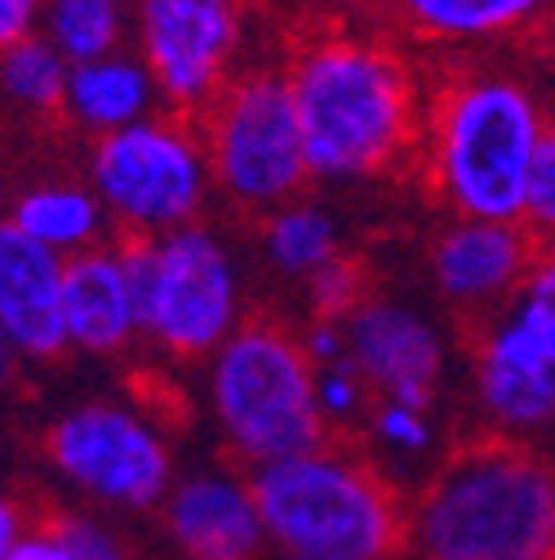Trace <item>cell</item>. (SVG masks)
<instances>
[{"label": "cell", "instance_id": "cell-1", "mask_svg": "<svg viewBox=\"0 0 555 560\" xmlns=\"http://www.w3.org/2000/svg\"><path fill=\"white\" fill-rule=\"evenodd\" d=\"M290 94L307 170L320 183H365L400 161L418 125V90L395 49L329 32L290 58Z\"/></svg>", "mask_w": 555, "mask_h": 560}, {"label": "cell", "instance_id": "cell-2", "mask_svg": "<svg viewBox=\"0 0 555 560\" xmlns=\"http://www.w3.org/2000/svg\"><path fill=\"white\" fill-rule=\"evenodd\" d=\"M542 107L503 72L458 77L432 107V174L458 219L524 223Z\"/></svg>", "mask_w": 555, "mask_h": 560}, {"label": "cell", "instance_id": "cell-3", "mask_svg": "<svg viewBox=\"0 0 555 560\" xmlns=\"http://www.w3.org/2000/svg\"><path fill=\"white\" fill-rule=\"evenodd\" d=\"M413 547L423 560H551L555 476L524 450H471L418 503Z\"/></svg>", "mask_w": 555, "mask_h": 560}, {"label": "cell", "instance_id": "cell-4", "mask_svg": "<svg viewBox=\"0 0 555 560\" xmlns=\"http://www.w3.org/2000/svg\"><path fill=\"white\" fill-rule=\"evenodd\" d=\"M249 489L267 538L294 560H387L400 542L387 485L333 450L262 463Z\"/></svg>", "mask_w": 555, "mask_h": 560}, {"label": "cell", "instance_id": "cell-5", "mask_svg": "<svg viewBox=\"0 0 555 560\" xmlns=\"http://www.w3.org/2000/svg\"><path fill=\"white\" fill-rule=\"evenodd\" d=\"M210 405L232 450L253 467L316 450L324 432L307 347L271 325H245L214 352Z\"/></svg>", "mask_w": 555, "mask_h": 560}, {"label": "cell", "instance_id": "cell-6", "mask_svg": "<svg viewBox=\"0 0 555 560\" xmlns=\"http://www.w3.org/2000/svg\"><path fill=\"white\" fill-rule=\"evenodd\" d=\"M120 254L143 312V334L169 357H214L236 334V267L210 228L187 223L156 241L133 236Z\"/></svg>", "mask_w": 555, "mask_h": 560}, {"label": "cell", "instance_id": "cell-7", "mask_svg": "<svg viewBox=\"0 0 555 560\" xmlns=\"http://www.w3.org/2000/svg\"><path fill=\"white\" fill-rule=\"evenodd\" d=\"M210 161L204 143L174 116H147L116 133L94 138L90 191L103 214L125 223L133 236H169L196 223L210 196Z\"/></svg>", "mask_w": 555, "mask_h": 560}, {"label": "cell", "instance_id": "cell-8", "mask_svg": "<svg viewBox=\"0 0 555 560\" xmlns=\"http://www.w3.org/2000/svg\"><path fill=\"white\" fill-rule=\"evenodd\" d=\"M204 161L214 183L249 209H281L311 178L285 72H245L204 107Z\"/></svg>", "mask_w": 555, "mask_h": 560}, {"label": "cell", "instance_id": "cell-9", "mask_svg": "<svg viewBox=\"0 0 555 560\" xmlns=\"http://www.w3.org/2000/svg\"><path fill=\"white\" fill-rule=\"evenodd\" d=\"M45 454L54 471L76 494L120 508L147 512L169 499L174 489V458L165 436L125 405H76L49 428Z\"/></svg>", "mask_w": 555, "mask_h": 560}, {"label": "cell", "instance_id": "cell-10", "mask_svg": "<svg viewBox=\"0 0 555 560\" xmlns=\"http://www.w3.org/2000/svg\"><path fill=\"white\" fill-rule=\"evenodd\" d=\"M245 27L249 0H133V49L174 112H204L227 90Z\"/></svg>", "mask_w": 555, "mask_h": 560}, {"label": "cell", "instance_id": "cell-11", "mask_svg": "<svg viewBox=\"0 0 555 560\" xmlns=\"http://www.w3.org/2000/svg\"><path fill=\"white\" fill-rule=\"evenodd\" d=\"M480 405L511 432L555 423V254L542 258L480 347Z\"/></svg>", "mask_w": 555, "mask_h": 560}, {"label": "cell", "instance_id": "cell-12", "mask_svg": "<svg viewBox=\"0 0 555 560\" xmlns=\"http://www.w3.org/2000/svg\"><path fill=\"white\" fill-rule=\"evenodd\" d=\"M342 338L346 361L382 400H400L413 409H427L436 400V383L445 374V342L418 307L365 299L342 320Z\"/></svg>", "mask_w": 555, "mask_h": 560}, {"label": "cell", "instance_id": "cell-13", "mask_svg": "<svg viewBox=\"0 0 555 560\" xmlns=\"http://www.w3.org/2000/svg\"><path fill=\"white\" fill-rule=\"evenodd\" d=\"M165 529L182 560H258L271 542L249 480L227 471H191L165 499Z\"/></svg>", "mask_w": 555, "mask_h": 560}, {"label": "cell", "instance_id": "cell-14", "mask_svg": "<svg viewBox=\"0 0 555 560\" xmlns=\"http://www.w3.org/2000/svg\"><path fill=\"white\" fill-rule=\"evenodd\" d=\"M62 271V254L0 219V320L14 334L23 361H54L67 352Z\"/></svg>", "mask_w": 555, "mask_h": 560}, {"label": "cell", "instance_id": "cell-15", "mask_svg": "<svg viewBox=\"0 0 555 560\" xmlns=\"http://www.w3.org/2000/svg\"><path fill=\"white\" fill-rule=\"evenodd\" d=\"M62 320L67 347L85 357H116L143 334V312H138V294L129 285L120 249H85L67 258Z\"/></svg>", "mask_w": 555, "mask_h": 560}, {"label": "cell", "instance_id": "cell-16", "mask_svg": "<svg viewBox=\"0 0 555 560\" xmlns=\"http://www.w3.org/2000/svg\"><path fill=\"white\" fill-rule=\"evenodd\" d=\"M436 285L453 303H484L516 290L529 276V236L520 223H484V219H458L436 254H432Z\"/></svg>", "mask_w": 555, "mask_h": 560}, {"label": "cell", "instance_id": "cell-17", "mask_svg": "<svg viewBox=\"0 0 555 560\" xmlns=\"http://www.w3.org/2000/svg\"><path fill=\"white\" fill-rule=\"evenodd\" d=\"M156 103H161V90H156V77L147 72V62L138 58V49H120V54L72 67L62 112L85 133L103 138L156 116Z\"/></svg>", "mask_w": 555, "mask_h": 560}, {"label": "cell", "instance_id": "cell-18", "mask_svg": "<svg viewBox=\"0 0 555 560\" xmlns=\"http://www.w3.org/2000/svg\"><path fill=\"white\" fill-rule=\"evenodd\" d=\"M387 10L413 36L440 45H480L542 23L555 0H387Z\"/></svg>", "mask_w": 555, "mask_h": 560}, {"label": "cell", "instance_id": "cell-19", "mask_svg": "<svg viewBox=\"0 0 555 560\" xmlns=\"http://www.w3.org/2000/svg\"><path fill=\"white\" fill-rule=\"evenodd\" d=\"M103 219L107 214H103L98 196L76 183H40L14 200V214H10V223L19 232H27L32 241H40L45 249H54L62 258L94 249Z\"/></svg>", "mask_w": 555, "mask_h": 560}, {"label": "cell", "instance_id": "cell-20", "mask_svg": "<svg viewBox=\"0 0 555 560\" xmlns=\"http://www.w3.org/2000/svg\"><path fill=\"white\" fill-rule=\"evenodd\" d=\"M40 36L72 67L120 54L133 36V0H45Z\"/></svg>", "mask_w": 555, "mask_h": 560}, {"label": "cell", "instance_id": "cell-21", "mask_svg": "<svg viewBox=\"0 0 555 560\" xmlns=\"http://www.w3.org/2000/svg\"><path fill=\"white\" fill-rule=\"evenodd\" d=\"M267 258L275 271L285 276H316L324 262L338 258V228L311 200H290L281 209H271L267 232H262Z\"/></svg>", "mask_w": 555, "mask_h": 560}, {"label": "cell", "instance_id": "cell-22", "mask_svg": "<svg viewBox=\"0 0 555 560\" xmlns=\"http://www.w3.org/2000/svg\"><path fill=\"white\" fill-rule=\"evenodd\" d=\"M67 77H72V62L45 36H27L0 54V98L19 112H32V116L58 112L67 98Z\"/></svg>", "mask_w": 555, "mask_h": 560}, {"label": "cell", "instance_id": "cell-23", "mask_svg": "<svg viewBox=\"0 0 555 560\" xmlns=\"http://www.w3.org/2000/svg\"><path fill=\"white\" fill-rule=\"evenodd\" d=\"M307 290H311L316 316L320 320H338V325L365 303L361 299V271L352 262H342V258H333L316 276H307Z\"/></svg>", "mask_w": 555, "mask_h": 560}, {"label": "cell", "instance_id": "cell-24", "mask_svg": "<svg viewBox=\"0 0 555 560\" xmlns=\"http://www.w3.org/2000/svg\"><path fill=\"white\" fill-rule=\"evenodd\" d=\"M374 432L387 450L413 458V454H427L432 450V423H427V409H413L400 400H382L374 413Z\"/></svg>", "mask_w": 555, "mask_h": 560}, {"label": "cell", "instance_id": "cell-25", "mask_svg": "<svg viewBox=\"0 0 555 560\" xmlns=\"http://www.w3.org/2000/svg\"><path fill=\"white\" fill-rule=\"evenodd\" d=\"M316 400H320V413L324 418H338V423H346V418H356L365 409V378L352 361H333V365H320L316 370Z\"/></svg>", "mask_w": 555, "mask_h": 560}, {"label": "cell", "instance_id": "cell-26", "mask_svg": "<svg viewBox=\"0 0 555 560\" xmlns=\"http://www.w3.org/2000/svg\"><path fill=\"white\" fill-rule=\"evenodd\" d=\"M524 223H529L538 236H551V241H555V120H546L542 148H538V161H533Z\"/></svg>", "mask_w": 555, "mask_h": 560}, {"label": "cell", "instance_id": "cell-27", "mask_svg": "<svg viewBox=\"0 0 555 560\" xmlns=\"http://www.w3.org/2000/svg\"><path fill=\"white\" fill-rule=\"evenodd\" d=\"M58 529H62L67 542H72L76 560H129L125 542L107 525H98L90 516H67V521H58Z\"/></svg>", "mask_w": 555, "mask_h": 560}, {"label": "cell", "instance_id": "cell-28", "mask_svg": "<svg viewBox=\"0 0 555 560\" xmlns=\"http://www.w3.org/2000/svg\"><path fill=\"white\" fill-rule=\"evenodd\" d=\"M45 0H0V54L27 36H40Z\"/></svg>", "mask_w": 555, "mask_h": 560}, {"label": "cell", "instance_id": "cell-29", "mask_svg": "<svg viewBox=\"0 0 555 560\" xmlns=\"http://www.w3.org/2000/svg\"><path fill=\"white\" fill-rule=\"evenodd\" d=\"M10 560H76V551H72V542L62 538V529L54 525V529H32V534H23Z\"/></svg>", "mask_w": 555, "mask_h": 560}, {"label": "cell", "instance_id": "cell-30", "mask_svg": "<svg viewBox=\"0 0 555 560\" xmlns=\"http://www.w3.org/2000/svg\"><path fill=\"white\" fill-rule=\"evenodd\" d=\"M307 357H311L316 370L346 357V338H342V325H338V320H320V325L307 334Z\"/></svg>", "mask_w": 555, "mask_h": 560}, {"label": "cell", "instance_id": "cell-31", "mask_svg": "<svg viewBox=\"0 0 555 560\" xmlns=\"http://www.w3.org/2000/svg\"><path fill=\"white\" fill-rule=\"evenodd\" d=\"M27 529H23V516H19V508L0 494V560H10L14 556V547H19V538H23Z\"/></svg>", "mask_w": 555, "mask_h": 560}, {"label": "cell", "instance_id": "cell-32", "mask_svg": "<svg viewBox=\"0 0 555 560\" xmlns=\"http://www.w3.org/2000/svg\"><path fill=\"white\" fill-rule=\"evenodd\" d=\"M19 365H23V352H19L14 334L5 329V320H0V387H5V383L19 374Z\"/></svg>", "mask_w": 555, "mask_h": 560}, {"label": "cell", "instance_id": "cell-33", "mask_svg": "<svg viewBox=\"0 0 555 560\" xmlns=\"http://www.w3.org/2000/svg\"><path fill=\"white\" fill-rule=\"evenodd\" d=\"M290 560H294V556H290Z\"/></svg>", "mask_w": 555, "mask_h": 560}]
</instances>
